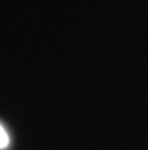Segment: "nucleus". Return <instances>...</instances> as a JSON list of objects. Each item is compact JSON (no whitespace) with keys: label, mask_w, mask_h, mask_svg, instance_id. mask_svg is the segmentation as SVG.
<instances>
[{"label":"nucleus","mask_w":148,"mask_h":150,"mask_svg":"<svg viewBox=\"0 0 148 150\" xmlns=\"http://www.w3.org/2000/svg\"><path fill=\"white\" fill-rule=\"evenodd\" d=\"M7 145H9V134H7V130L0 125V150L6 148Z\"/></svg>","instance_id":"f257e3e1"}]
</instances>
